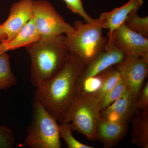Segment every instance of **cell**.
<instances>
[{
    "label": "cell",
    "mask_w": 148,
    "mask_h": 148,
    "mask_svg": "<svg viewBox=\"0 0 148 148\" xmlns=\"http://www.w3.org/2000/svg\"><path fill=\"white\" fill-rule=\"evenodd\" d=\"M86 64L75 53L69 58L61 70L47 81L36 88L35 98L58 121L65 113L75 96L77 80Z\"/></svg>",
    "instance_id": "obj_1"
},
{
    "label": "cell",
    "mask_w": 148,
    "mask_h": 148,
    "mask_svg": "<svg viewBox=\"0 0 148 148\" xmlns=\"http://www.w3.org/2000/svg\"><path fill=\"white\" fill-rule=\"evenodd\" d=\"M26 48L31 61V81L36 88L61 70L70 53L64 35L40 38Z\"/></svg>",
    "instance_id": "obj_2"
},
{
    "label": "cell",
    "mask_w": 148,
    "mask_h": 148,
    "mask_svg": "<svg viewBox=\"0 0 148 148\" xmlns=\"http://www.w3.org/2000/svg\"><path fill=\"white\" fill-rule=\"evenodd\" d=\"M73 30L64 35L65 44L71 53H75L86 65L106 49L108 38L103 36L102 21L99 18L90 22H74Z\"/></svg>",
    "instance_id": "obj_3"
},
{
    "label": "cell",
    "mask_w": 148,
    "mask_h": 148,
    "mask_svg": "<svg viewBox=\"0 0 148 148\" xmlns=\"http://www.w3.org/2000/svg\"><path fill=\"white\" fill-rule=\"evenodd\" d=\"M100 102L94 92H80L75 97L61 123H69L72 130L94 141L95 129L101 111Z\"/></svg>",
    "instance_id": "obj_4"
},
{
    "label": "cell",
    "mask_w": 148,
    "mask_h": 148,
    "mask_svg": "<svg viewBox=\"0 0 148 148\" xmlns=\"http://www.w3.org/2000/svg\"><path fill=\"white\" fill-rule=\"evenodd\" d=\"M32 105V121L24 145L31 148H61L58 121L35 97Z\"/></svg>",
    "instance_id": "obj_5"
},
{
    "label": "cell",
    "mask_w": 148,
    "mask_h": 148,
    "mask_svg": "<svg viewBox=\"0 0 148 148\" xmlns=\"http://www.w3.org/2000/svg\"><path fill=\"white\" fill-rule=\"evenodd\" d=\"M32 18L41 38L65 35L73 30L47 0H33Z\"/></svg>",
    "instance_id": "obj_6"
},
{
    "label": "cell",
    "mask_w": 148,
    "mask_h": 148,
    "mask_svg": "<svg viewBox=\"0 0 148 148\" xmlns=\"http://www.w3.org/2000/svg\"><path fill=\"white\" fill-rule=\"evenodd\" d=\"M127 83V87L136 102L148 73V55L144 56H125L115 65Z\"/></svg>",
    "instance_id": "obj_7"
},
{
    "label": "cell",
    "mask_w": 148,
    "mask_h": 148,
    "mask_svg": "<svg viewBox=\"0 0 148 148\" xmlns=\"http://www.w3.org/2000/svg\"><path fill=\"white\" fill-rule=\"evenodd\" d=\"M108 44L105 50L86 65L77 80L75 89L87 80L118 64L126 55L124 51L115 45L112 38L108 37Z\"/></svg>",
    "instance_id": "obj_8"
},
{
    "label": "cell",
    "mask_w": 148,
    "mask_h": 148,
    "mask_svg": "<svg viewBox=\"0 0 148 148\" xmlns=\"http://www.w3.org/2000/svg\"><path fill=\"white\" fill-rule=\"evenodd\" d=\"M108 36L112 39L115 45L126 55L144 56L148 55V38L135 33L124 24Z\"/></svg>",
    "instance_id": "obj_9"
},
{
    "label": "cell",
    "mask_w": 148,
    "mask_h": 148,
    "mask_svg": "<svg viewBox=\"0 0 148 148\" xmlns=\"http://www.w3.org/2000/svg\"><path fill=\"white\" fill-rule=\"evenodd\" d=\"M33 0H19L11 6L7 19L1 24L7 36L6 42L16 36L33 17Z\"/></svg>",
    "instance_id": "obj_10"
},
{
    "label": "cell",
    "mask_w": 148,
    "mask_h": 148,
    "mask_svg": "<svg viewBox=\"0 0 148 148\" xmlns=\"http://www.w3.org/2000/svg\"><path fill=\"white\" fill-rule=\"evenodd\" d=\"M137 112L135 102L127 87L119 98L101 112L100 116L110 121L128 123V121Z\"/></svg>",
    "instance_id": "obj_11"
},
{
    "label": "cell",
    "mask_w": 148,
    "mask_h": 148,
    "mask_svg": "<svg viewBox=\"0 0 148 148\" xmlns=\"http://www.w3.org/2000/svg\"><path fill=\"white\" fill-rule=\"evenodd\" d=\"M127 123L110 121L100 116L95 129V140L102 143L104 148L114 147L127 134Z\"/></svg>",
    "instance_id": "obj_12"
},
{
    "label": "cell",
    "mask_w": 148,
    "mask_h": 148,
    "mask_svg": "<svg viewBox=\"0 0 148 148\" xmlns=\"http://www.w3.org/2000/svg\"><path fill=\"white\" fill-rule=\"evenodd\" d=\"M143 0H129L120 7L101 13L99 18L102 21L103 29H108V34H112L124 24L130 14L138 11L143 5Z\"/></svg>",
    "instance_id": "obj_13"
},
{
    "label": "cell",
    "mask_w": 148,
    "mask_h": 148,
    "mask_svg": "<svg viewBox=\"0 0 148 148\" xmlns=\"http://www.w3.org/2000/svg\"><path fill=\"white\" fill-rule=\"evenodd\" d=\"M39 33L35 26L33 18L24 25L13 38L5 42L8 50L27 47L40 39Z\"/></svg>",
    "instance_id": "obj_14"
},
{
    "label": "cell",
    "mask_w": 148,
    "mask_h": 148,
    "mask_svg": "<svg viewBox=\"0 0 148 148\" xmlns=\"http://www.w3.org/2000/svg\"><path fill=\"white\" fill-rule=\"evenodd\" d=\"M132 141L136 145L148 148V108L137 114L132 121Z\"/></svg>",
    "instance_id": "obj_15"
},
{
    "label": "cell",
    "mask_w": 148,
    "mask_h": 148,
    "mask_svg": "<svg viewBox=\"0 0 148 148\" xmlns=\"http://www.w3.org/2000/svg\"><path fill=\"white\" fill-rule=\"evenodd\" d=\"M114 66L98 75L101 78V84L94 93L100 101L104 95L112 89L121 78L120 72L116 69L115 66L113 68Z\"/></svg>",
    "instance_id": "obj_16"
},
{
    "label": "cell",
    "mask_w": 148,
    "mask_h": 148,
    "mask_svg": "<svg viewBox=\"0 0 148 148\" xmlns=\"http://www.w3.org/2000/svg\"><path fill=\"white\" fill-rule=\"evenodd\" d=\"M17 84L16 77L12 72L9 55L7 52L0 55V90H6Z\"/></svg>",
    "instance_id": "obj_17"
},
{
    "label": "cell",
    "mask_w": 148,
    "mask_h": 148,
    "mask_svg": "<svg viewBox=\"0 0 148 148\" xmlns=\"http://www.w3.org/2000/svg\"><path fill=\"white\" fill-rule=\"evenodd\" d=\"M124 24L135 33L148 38V17L138 15V11L130 14Z\"/></svg>",
    "instance_id": "obj_18"
},
{
    "label": "cell",
    "mask_w": 148,
    "mask_h": 148,
    "mask_svg": "<svg viewBox=\"0 0 148 148\" xmlns=\"http://www.w3.org/2000/svg\"><path fill=\"white\" fill-rule=\"evenodd\" d=\"M127 85L122 76L119 82L104 95L100 102L101 112L106 109L116 100L127 88Z\"/></svg>",
    "instance_id": "obj_19"
},
{
    "label": "cell",
    "mask_w": 148,
    "mask_h": 148,
    "mask_svg": "<svg viewBox=\"0 0 148 148\" xmlns=\"http://www.w3.org/2000/svg\"><path fill=\"white\" fill-rule=\"evenodd\" d=\"M59 135L66 142L69 148H93L92 146L85 145L74 138L71 126L69 123H61L59 125Z\"/></svg>",
    "instance_id": "obj_20"
},
{
    "label": "cell",
    "mask_w": 148,
    "mask_h": 148,
    "mask_svg": "<svg viewBox=\"0 0 148 148\" xmlns=\"http://www.w3.org/2000/svg\"><path fill=\"white\" fill-rule=\"evenodd\" d=\"M67 8L72 12L78 14L84 19L85 22H90L93 20V18L87 13L83 5L82 0H63Z\"/></svg>",
    "instance_id": "obj_21"
},
{
    "label": "cell",
    "mask_w": 148,
    "mask_h": 148,
    "mask_svg": "<svg viewBox=\"0 0 148 148\" xmlns=\"http://www.w3.org/2000/svg\"><path fill=\"white\" fill-rule=\"evenodd\" d=\"M15 143L13 131L5 125H0V148H12Z\"/></svg>",
    "instance_id": "obj_22"
},
{
    "label": "cell",
    "mask_w": 148,
    "mask_h": 148,
    "mask_svg": "<svg viewBox=\"0 0 148 148\" xmlns=\"http://www.w3.org/2000/svg\"><path fill=\"white\" fill-rule=\"evenodd\" d=\"M148 108V82L142 88L135 102V108L137 111Z\"/></svg>",
    "instance_id": "obj_23"
},
{
    "label": "cell",
    "mask_w": 148,
    "mask_h": 148,
    "mask_svg": "<svg viewBox=\"0 0 148 148\" xmlns=\"http://www.w3.org/2000/svg\"><path fill=\"white\" fill-rule=\"evenodd\" d=\"M7 40V36L3 29L1 24H0V42H5Z\"/></svg>",
    "instance_id": "obj_24"
},
{
    "label": "cell",
    "mask_w": 148,
    "mask_h": 148,
    "mask_svg": "<svg viewBox=\"0 0 148 148\" xmlns=\"http://www.w3.org/2000/svg\"><path fill=\"white\" fill-rule=\"evenodd\" d=\"M8 51L5 42H0V55L4 52H8Z\"/></svg>",
    "instance_id": "obj_25"
}]
</instances>
